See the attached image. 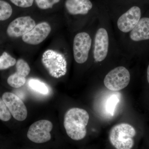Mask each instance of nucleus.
Masks as SVG:
<instances>
[{
  "mask_svg": "<svg viewBox=\"0 0 149 149\" xmlns=\"http://www.w3.org/2000/svg\"><path fill=\"white\" fill-rule=\"evenodd\" d=\"M89 115L83 109L72 108L65 113L64 118L65 129L68 136L74 141H80L87 134Z\"/></svg>",
  "mask_w": 149,
  "mask_h": 149,
  "instance_id": "obj_1",
  "label": "nucleus"
},
{
  "mask_svg": "<svg viewBox=\"0 0 149 149\" xmlns=\"http://www.w3.org/2000/svg\"><path fill=\"white\" fill-rule=\"evenodd\" d=\"M136 134V130L133 126L128 123H120L111 129L110 142L115 148L130 149L134 146L133 138Z\"/></svg>",
  "mask_w": 149,
  "mask_h": 149,
  "instance_id": "obj_2",
  "label": "nucleus"
},
{
  "mask_svg": "<svg viewBox=\"0 0 149 149\" xmlns=\"http://www.w3.org/2000/svg\"><path fill=\"white\" fill-rule=\"evenodd\" d=\"M42 63L52 77L59 78L65 75L67 72V62L65 58L57 51L48 49L44 52Z\"/></svg>",
  "mask_w": 149,
  "mask_h": 149,
  "instance_id": "obj_3",
  "label": "nucleus"
},
{
  "mask_svg": "<svg viewBox=\"0 0 149 149\" xmlns=\"http://www.w3.org/2000/svg\"><path fill=\"white\" fill-rule=\"evenodd\" d=\"M130 73L123 66H119L112 70L106 75L104 85L112 91H118L126 88L130 81Z\"/></svg>",
  "mask_w": 149,
  "mask_h": 149,
  "instance_id": "obj_4",
  "label": "nucleus"
},
{
  "mask_svg": "<svg viewBox=\"0 0 149 149\" xmlns=\"http://www.w3.org/2000/svg\"><path fill=\"white\" fill-rule=\"evenodd\" d=\"M53 125L49 120H38L30 125L27 133L28 139L36 143H43L51 140Z\"/></svg>",
  "mask_w": 149,
  "mask_h": 149,
  "instance_id": "obj_5",
  "label": "nucleus"
},
{
  "mask_svg": "<svg viewBox=\"0 0 149 149\" xmlns=\"http://www.w3.org/2000/svg\"><path fill=\"white\" fill-rule=\"evenodd\" d=\"M92 43L91 36L86 32H80L75 35L73 51L74 60L77 63L83 64L88 60Z\"/></svg>",
  "mask_w": 149,
  "mask_h": 149,
  "instance_id": "obj_6",
  "label": "nucleus"
},
{
  "mask_svg": "<svg viewBox=\"0 0 149 149\" xmlns=\"http://www.w3.org/2000/svg\"><path fill=\"white\" fill-rule=\"evenodd\" d=\"M2 99L15 119L20 121L26 119L27 107L19 97L13 93L6 92L3 94Z\"/></svg>",
  "mask_w": 149,
  "mask_h": 149,
  "instance_id": "obj_7",
  "label": "nucleus"
},
{
  "mask_svg": "<svg viewBox=\"0 0 149 149\" xmlns=\"http://www.w3.org/2000/svg\"><path fill=\"white\" fill-rule=\"evenodd\" d=\"M35 25L36 22L31 17H20L10 23L7 29V33L9 37L13 38L22 37L31 31Z\"/></svg>",
  "mask_w": 149,
  "mask_h": 149,
  "instance_id": "obj_8",
  "label": "nucleus"
},
{
  "mask_svg": "<svg viewBox=\"0 0 149 149\" xmlns=\"http://www.w3.org/2000/svg\"><path fill=\"white\" fill-rule=\"evenodd\" d=\"M109 47V38L107 30L100 28L98 29L95 38L93 55L97 62L102 61L106 58Z\"/></svg>",
  "mask_w": 149,
  "mask_h": 149,
  "instance_id": "obj_9",
  "label": "nucleus"
},
{
  "mask_svg": "<svg viewBox=\"0 0 149 149\" xmlns=\"http://www.w3.org/2000/svg\"><path fill=\"white\" fill-rule=\"evenodd\" d=\"M51 30L50 25L48 22H40L35 25L31 31L22 36V41L32 45H39L47 37Z\"/></svg>",
  "mask_w": 149,
  "mask_h": 149,
  "instance_id": "obj_10",
  "label": "nucleus"
},
{
  "mask_svg": "<svg viewBox=\"0 0 149 149\" xmlns=\"http://www.w3.org/2000/svg\"><path fill=\"white\" fill-rule=\"evenodd\" d=\"M141 10L138 6H133L118 18L117 26L121 32L127 33L133 30L141 19Z\"/></svg>",
  "mask_w": 149,
  "mask_h": 149,
  "instance_id": "obj_11",
  "label": "nucleus"
},
{
  "mask_svg": "<svg viewBox=\"0 0 149 149\" xmlns=\"http://www.w3.org/2000/svg\"><path fill=\"white\" fill-rule=\"evenodd\" d=\"M16 72L11 74L7 80L10 86L14 88H19L26 83V77L30 73V68L23 59H19L16 63Z\"/></svg>",
  "mask_w": 149,
  "mask_h": 149,
  "instance_id": "obj_12",
  "label": "nucleus"
},
{
  "mask_svg": "<svg viewBox=\"0 0 149 149\" xmlns=\"http://www.w3.org/2000/svg\"><path fill=\"white\" fill-rule=\"evenodd\" d=\"M65 6L68 12L72 15L87 14L93 6L90 0H66Z\"/></svg>",
  "mask_w": 149,
  "mask_h": 149,
  "instance_id": "obj_13",
  "label": "nucleus"
},
{
  "mask_svg": "<svg viewBox=\"0 0 149 149\" xmlns=\"http://www.w3.org/2000/svg\"><path fill=\"white\" fill-rule=\"evenodd\" d=\"M130 37L135 42L149 40V17L140 19L136 27L131 31Z\"/></svg>",
  "mask_w": 149,
  "mask_h": 149,
  "instance_id": "obj_14",
  "label": "nucleus"
},
{
  "mask_svg": "<svg viewBox=\"0 0 149 149\" xmlns=\"http://www.w3.org/2000/svg\"><path fill=\"white\" fill-rule=\"evenodd\" d=\"M28 85L32 90L42 95H47L49 93L47 84L37 79H30L28 81Z\"/></svg>",
  "mask_w": 149,
  "mask_h": 149,
  "instance_id": "obj_15",
  "label": "nucleus"
},
{
  "mask_svg": "<svg viewBox=\"0 0 149 149\" xmlns=\"http://www.w3.org/2000/svg\"><path fill=\"white\" fill-rule=\"evenodd\" d=\"M16 63V59L7 52H4L0 56V70L8 69L14 66Z\"/></svg>",
  "mask_w": 149,
  "mask_h": 149,
  "instance_id": "obj_16",
  "label": "nucleus"
},
{
  "mask_svg": "<svg viewBox=\"0 0 149 149\" xmlns=\"http://www.w3.org/2000/svg\"><path fill=\"white\" fill-rule=\"evenodd\" d=\"M13 9L9 3L3 0H0V21L8 19L11 16Z\"/></svg>",
  "mask_w": 149,
  "mask_h": 149,
  "instance_id": "obj_17",
  "label": "nucleus"
},
{
  "mask_svg": "<svg viewBox=\"0 0 149 149\" xmlns=\"http://www.w3.org/2000/svg\"><path fill=\"white\" fill-rule=\"evenodd\" d=\"M119 101V97L116 94H112V95L108 99L106 104V110L107 111L111 116L113 115L114 114L116 107Z\"/></svg>",
  "mask_w": 149,
  "mask_h": 149,
  "instance_id": "obj_18",
  "label": "nucleus"
},
{
  "mask_svg": "<svg viewBox=\"0 0 149 149\" xmlns=\"http://www.w3.org/2000/svg\"><path fill=\"white\" fill-rule=\"evenodd\" d=\"M11 118V114L2 99L0 98V120L9 121Z\"/></svg>",
  "mask_w": 149,
  "mask_h": 149,
  "instance_id": "obj_19",
  "label": "nucleus"
},
{
  "mask_svg": "<svg viewBox=\"0 0 149 149\" xmlns=\"http://www.w3.org/2000/svg\"><path fill=\"white\" fill-rule=\"evenodd\" d=\"M36 4L39 8L47 10L53 7L54 5L57 3L60 0H35Z\"/></svg>",
  "mask_w": 149,
  "mask_h": 149,
  "instance_id": "obj_20",
  "label": "nucleus"
},
{
  "mask_svg": "<svg viewBox=\"0 0 149 149\" xmlns=\"http://www.w3.org/2000/svg\"><path fill=\"white\" fill-rule=\"evenodd\" d=\"M12 3L17 6L21 8H29L32 6L34 0H10Z\"/></svg>",
  "mask_w": 149,
  "mask_h": 149,
  "instance_id": "obj_21",
  "label": "nucleus"
},
{
  "mask_svg": "<svg viewBox=\"0 0 149 149\" xmlns=\"http://www.w3.org/2000/svg\"><path fill=\"white\" fill-rule=\"evenodd\" d=\"M147 79H148V82L149 84V65L148 66V70H147Z\"/></svg>",
  "mask_w": 149,
  "mask_h": 149,
  "instance_id": "obj_22",
  "label": "nucleus"
}]
</instances>
